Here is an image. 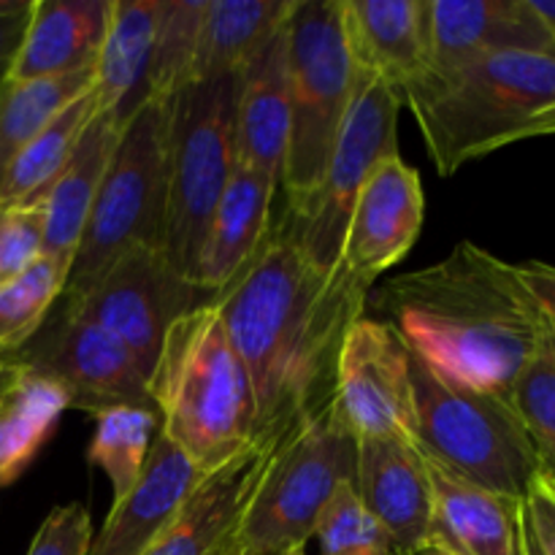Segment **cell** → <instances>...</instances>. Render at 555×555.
<instances>
[{
    "label": "cell",
    "mask_w": 555,
    "mask_h": 555,
    "mask_svg": "<svg viewBox=\"0 0 555 555\" xmlns=\"http://www.w3.org/2000/svg\"><path fill=\"white\" fill-rule=\"evenodd\" d=\"M406 356L415 401V448L464 480L509 502H524L542 469L509 396L453 383L410 347Z\"/></svg>",
    "instance_id": "6"
},
{
    "label": "cell",
    "mask_w": 555,
    "mask_h": 555,
    "mask_svg": "<svg viewBox=\"0 0 555 555\" xmlns=\"http://www.w3.org/2000/svg\"><path fill=\"white\" fill-rule=\"evenodd\" d=\"M540 135H555V103H553V106H547L545 112L537 114V117L531 119L529 125H526L524 141L526 139H540Z\"/></svg>",
    "instance_id": "41"
},
{
    "label": "cell",
    "mask_w": 555,
    "mask_h": 555,
    "mask_svg": "<svg viewBox=\"0 0 555 555\" xmlns=\"http://www.w3.org/2000/svg\"><path fill=\"white\" fill-rule=\"evenodd\" d=\"M366 309L434 372L499 396H509L547 325L515 263L472 242L385 282Z\"/></svg>",
    "instance_id": "2"
},
{
    "label": "cell",
    "mask_w": 555,
    "mask_h": 555,
    "mask_svg": "<svg viewBox=\"0 0 555 555\" xmlns=\"http://www.w3.org/2000/svg\"><path fill=\"white\" fill-rule=\"evenodd\" d=\"M314 540L320 545V555H393L385 531L374 524L358 499L356 482L336 493L320 518Z\"/></svg>",
    "instance_id": "34"
},
{
    "label": "cell",
    "mask_w": 555,
    "mask_h": 555,
    "mask_svg": "<svg viewBox=\"0 0 555 555\" xmlns=\"http://www.w3.org/2000/svg\"><path fill=\"white\" fill-rule=\"evenodd\" d=\"M3 220H5V209H0V233H3Z\"/></svg>",
    "instance_id": "47"
},
{
    "label": "cell",
    "mask_w": 555,
    "mask_h": 555,
    "mask_svg": "<svg viewBox=\"0 0 555 555\" xmlns=\"http://www.w3.org/2000/svg\"><path fill=\"white\" fill-rule=\"evenodd\" d=\"M166 211L168 98H150L114 146L60 301L85 296L130 247L163 249Z\"/></svg>",
    "instance_id": "7"
},
{
    "label": "cell",
    "mask_w": 555,
    "mask_h": 555,
    "mask_svg": "<svg viewBox=\"0 0 555 555\" xmlns=\"http://www.w3.org/2000/svg\"><path fill=\"white\" fill-rule=\"evenodd\" d=\"M68 410L63 385L22 366L0 396V486L14 482L30 466Z\"/></svg>",
    "instance_id": "27"
},
{
    "label": "cell",
    "mask_w": 555,
    "mask_h": 555,
    "mask_svg": "<svg viewBox=\"0 0 555 555\" xmlns=\"http://www.w3.org/2000/svg\"><path fill=\"white\" fill-rule=\"evenodd\" d=\"M518 555H524V551H520V547H518Z\"/></svg>",
    "instance_id": "48"
},
{
    "label": "cell",
    "mask_w": 555,
    "mask_h": 555,
    "mask_svg": "<svg viewBox=\"0 0 555 555\" xmlns=\"http://www.w3.org/2000/svg\"><path fill=\"white\" fill-rule=\"evenodd\" d=\"M421 555H453V553L442 551V547H426V551H423Z\"/></svg>",
    "instance_id": "45"
},
{
    "label": "cell",
    "mask_w": 555,
    "mask_h": 555,
    "mask_svg": "<svg viewBox=\"0 0 555 555\" xmlns=\"http://www.w3.org/2000/svg\"><path fill=\"white\" fill-rule=\"evenodd\" d=\"M160 0H114L112 25L95 63L92 90L98 112L117 130L139 114L152 98V52Z\"/></svg>",
    "instance_id": "24"
},
{
    "label": "cell",
    "mask_w": 555,
    "mask_h": 555,
    "mask_svg": "<svg viewBox=\"0 0 555 555\" xmlns=\"http://www.w3.org/2000/svg\"><path fill=\"white\" fill-rule=\"evenodd\" d=\"M358 442L334 393L304 412L271 442L233 553L282 555L307 547L336 493L356 482Z\"/></svg>",
    "instance_id": "5"
},
{
    "label": "cell",
    "mask_w": 555,
    "mask_h": 555,
    "mask_svg": "<svg viewBox=\"0 0 555 555\" xmlns=\"http://www.w3.org/2000/svg\"><path fill=\"white\" fill-rule=\"evenodd\" d=\"M428 74L499 49L555 52L526 0H426Z\"/></svg>",
    "instance_id": "17"
},
{
    "label": "cell",
    "mask_w": 555,
    "mask_h": 555,
    "mask_svg": "<svg viewBox=\"0 0 555 555\" xmlns=\"http://www.w3.org/2000/svg\"><path fill=\"white\" fill-rule=\"evenodd\" d=\"M282 555H307V547H296V551H287V553H282Z\"/></svg>",
    "instance_id": "46"
},
{
    "label": "cell",
    "mask_w": 555,
    "mask_h": 555,
    "mask_svg": "<svg viewBox=\"0 0 555 555\" xmlns=\"http://www.w3.org/2000/svg\"><path fill=\"white\" fill-rule=\"evenodd\" d=\"M233 555H244V553H233Z\"/></svg>",
    "instance_id": "49"
},
{
    "label": "cell",
    "mask_w": 555,
    "mask_h": 555,
    "mask_svg": "<svg viewBox=\"0 0 555 555\" xmlns=\"http://www.w3.org/2000/svg\"><path fill=\"white\" fill-rule=\"evenodd\" d=\"M92 421L95 431L87 448V461L108 477L114 502H119L144 472L152 442L160 431V415L155 404H119L95 412Z\"/></svg>",
    "instance_id": "29"
},
{
    "label": "cell",
    "mask_w": 555,
    "mask_h": 555,
    "mask_svg": "<svg viewBox=\"0 0 555 555\" xmlns=\"http://www.w3.org/2000/svg\"><path fill=\"white\" fill-rule=\"evenodd\" d=\"M20 372H22V361H20V366H16V369H11V372L5 374V377H0V396H3V390L9 388V385H11V379H14L16 374H20Z\"/></svg>",
    "instance_id": "44"
},
{
    "label": "cell",
    "mask_w": 555,
    "mask_h": 555,
    "mask_svg": "<svg viewBox=\"0 0 555 555\" xmlns=\"http://www.w3.org/2000/svg\"><path fill=\"white\" fill-rule=\"evenodd\" d=\"M423 455L431 482V540L453 555H518L520 504L464 480Z\"/></svg>",
    "instance_id": "20"
},
{
    "label": "cell",
    "mask_w": 555,
    "mask_h": 555,
    "mask_svg": "<svg viewBox=\"0 0 555 555\" xmlns=\"http://www.w3.org/2000/svg\"><path fill=\"white\" fill-rule=\"evenodd\" d=\"M114 0H33L11 85L95 68Z\"/></svg>",
    "instance_id": "21"
},
{
    "label": "cell",
    "mask_w": 555,
    "mask_h": 555,
    "mask_svg": "<svg viewBox=\"0 0 555 555\" xmlns=\"http://www.w3.org/2000/svg\"><path fill=\"white\" fill-rule=\"evenodd\" d=\"M215 298L217 293L184 280L168 263L163 249L139 244L130 247L85 296L60 304L65 312L81 314L112 331L133 352L150 383L168 328L182 314L211 304Z\"/></svg>",
    "instance_id": "11"
},
{
    "label": "cell",
    "mask_w": 555,
    "mask_h": 555,
    "mask_svg": "<svg viewBox=\"0 0 555 555\" xmlns=\"http://www.w3.org/2000/svg\"><path fill=\"white\" fill-rule=\"evenodd\" d=\"M291 139L287 22L242 70L236 108V163L282 182Z\"/></svg>",
    "instance_id": "23"
},
{
    "label": "cell",
    "mask_w": 555,
    "mask_h": 555,
    "mask_svg": "<svg viewBox=\"0 0 555 555\" xmlns=\"http://www.w3.org/2000/svg\"><path fill=\"white\" fill-rule=\"evenodd\" d=\"M95 68L54 79L9 85L0 101V177L16 160L22 150L63 112L68 103L92 90Z\"/></svg>",
    "instance_id": "30"
},
{
    "label": "cell",
    "mask_w": 555,
    "mask_h": 555,
    "mask_svg": "<svg viewBox=\"0 0 555 555\" xmlns=\"http://www.w3.org/2000/svg\"><path fill=\"white\" fill-rule=\"evenodd\" d=\"M33 0L22 5L20 11L11 14H0V101H3L5 90L11 85V68H14L16 52L22 47V36H25L27 20H30Z\"/></svg>",
    "instance_id": "38"
},
{
    "label": "cell",
    "mask_w": 555,
    "mask_h": 555,
    "mask_svg": "<svg viewBox=\"0 0 555 555\" xmlns=\"http://www.w3.org/2000/svg\"><path fill=\"white\" fill-rule=\"evenodd\" d=\"M206 0H160L152 52V98H171L193 81Z\"/></svg>",
    "instance_id": "33"
},
{
    "label": "cell",
    "mask_w": 555,
    "mask_h": 555,
    "mask_svg": "<svg viewBox=\"0 0 555 555\" xmlns=\"http://www.w3.org/2000/svg\"><path fill=\"white\" fill-rule=\"evenodd\" d=\"M119 135H122V130L114 128L112 119L98 112L81 133L68 166L54 179L47 198L41 201L43 258L54 260L68 271Z\"/></svg>",
    "instance_id": "25"
},
{
    "label": "cell",
    "mask_w": 555,
    "mask_h": 555,
    "mask_svg": "<svg viewBox=\"0 0 555 555\" xmlns=\"http://www.w3.org/2000/svg\"><path fill=\"white\" fill-rule=\"evenodd\" d=\"M509 401L534 444L542 477L555 488V325L551 320L537 350L520 369Z\"/></svg>",
    "instance_id": "31"
},
{
    "label": "cell",
    "mask_w": 555,
    "mask_h": 555,
    "mask_svg": "<svg viewBox=\"0 0 555 555\" xmlns=\"http://www.w3.org/2000/svg\"><path fill=\"white\" fill-rule=\"evenodd\" d=\"M291 139L280 190L287 215L301 220L320 188L352 98V60L341 0H296L287 16Z\"/></svg>",
    "instance_id": "9"
},
{
    "label": "cell",
    "mask_w": 555,
    "mask_h": 555,
    "mask_svg": "<svg viewBox=\"0 0 555 555\" xmlns=\"http://www.w3.org/2000/svg\"><path fill=\"white\" fill-rule=\"evenodd\" d=\"M92 545L90 513L79 502L54 507L38 526L27 555H87Z\"/></svg>",
    "instance_id": "36"
},
{
    "label": "cell",
    "mask_w": 555,
    "mask_h": 555,
    "mask_svg": "<svg viewBox=\"0 0 555 555\" xmlns=\"http://www.w3.org/2000/svg\"><path fill=\"white\" fill-rule=\"evenodd\" d=\"M524 518L537 551L542 555H555V488L542 475L531 482L529 493H526Z\"/></svg>",
    "instance_id": "37"
},
{
    "label": "cell",
    "mask_w": 555,
    "mask_h": 555,
    "mask_svg": "<svg viewBox=\"0 0 555 555\" xmlns=\"http://www.w3.org/2000/svg\"><path fill=\"white\" fill-rule=\"evenodd\" d=\"M20 361L27 372L63 385L70 410L95 415L119 404H152L150 383L133 352L112 331L65 309L47 336H33L22 347Z\"/></svg>",
    "instance_id": "13"
},
{
    "label": "cell",
    "mask_w": 555,
    "mask_h": 555,
    "mask_svg": "<svg viewBox=\"0 0 555 555\" xmlns=\"http://www.w3.org/2000/svg\"><path fill=\"white\" fill-rule=\"evenodd\" d=\"M274 437H260L236 459L206 472L173 524L144 555H233L244 509Z\"/></svg>",
    "instance_id": "16"
},
{
    "label": "cell",
    "mask_w": 555,
    "mask_h": 555,
    "mask_svg": "<svg viewBox=\"0 0 555 555\" xmlns=\"http://www.w3.org/2000/svg\"><path fill=\"white\" fill-rule=\"evenodd\" d=\"M201 477L204 472L157 434L139 482L114 502L87 555H144L173 524Z\"/></svg>",
    "instance_id": "18"
},
{
    "label": "cell",
    "mask_w": 555,
    "mask_h": 555,
    "mask_svg": "<svg viewBox=\"0 0 555 555\" xmlns=\"http://www.w3.org/2000/svg\"><path fill=\"white\" fill-rule=\"evenodd\" d=\"M520 551H524V555H542L540 551H537L534 540H531L529 526H526V518H524V504H520Z\"/></svg>",
    "instance_id": "42"
},
{
    "label": "cell",
    "mask_w": 555,
    "mask_h": 555,
    "mask_svg": "<svg viewBox=\"0 0 555 555\" xmlns=\"http://www.w3.org/2000/svg\"><path fill=\"white\" fill-rule=\"evenodd\" d=\"M369 291L341 269L320 271L282 217L255 258L217 293L225 334L253 383L258 439L285 431L334 393L341 341L366 314Z\"/></svg>",
    "instance_id": "1"
},
{
    "label": "cell",
    "mask_w": 555,
    "mask_h": 555,
    "mask_svg": "<svg viewBox=\"0 0 555 555\" xmlns=\"http://www.w3.org/2000/svg\"><path fill=\"white\" fill-rule=\"evenodd\" d=\"M515 271H518L524 287L537 301V307L542 309V314L555 325V266L542 263V260H529V263L515 266Z\"/></svg>",
    "instance_id": "39"
},
{
    "label": "cell",
    "mask_w": 555,
    "mask_h": 555,
    "mask_svg": "<svg viewBox=\"0 0 555 555\" xmlns=\"http://www.w3.org/2000/svg\"><path fill=\"white\" fill-rule=\"evenodd\" d=\"M30 0H0V14H11V11H20L22 5H27Z\"/></svg>",
    "instance_id": "43"
},
{
    "label": "cell",
    "mask_w": 555,
    "mask_h": 555,
    "mask_svg": "<svg viewBox=\"0 0 555 555\" xmlns=\"http://www.w3.org/2000/svg\"><path fill=\"white\" fill-rule=\"evenodd\" d=\"M334 399L356 442L415 437L410 356L385 320L361 314L347 328L336 358Z\"/></svg>",
    "instance_id": "12"
},
{
    "label": "cell",
    "mask_w": 555,
    "mask_h": 555,
    "mask_svg": "<svg viewBox=\"0 0 555 555\" xmlns=\"http://www.w3.org/2000/svg\"><path fill=\"white\" fill-rule=\"evenodd\" d=\"M296 0H206L193 81L242 74L291 16Z\"/></svg>",
    "instance_id": "26"
},
{
    "label": "cell",
    "mask_w": 555,
    "mask_h": 555,
    "mask_svg": "<svg viewBox=\"0 0 555 555\" xmlns=\"http://www.w3.org/2000/svg\"><path fill=\"white\" fill-rule=\"evenodd\" d=\"M43 255V206L5 209L0 233V285L25 274Z\"/></svg>",
    "instance_id": "35"
},
{
    "label": "cell",
    "mask_w": 555,
    "mask_h": 555,
    "mask_svg": "<svg viewBox=\"0 0 555 555\" xmlns=\"http://www.w3.org/2000/svg\"><path fill=\"white\" fill-rule=\"evenodd\" d=\"M150 399L160 415L157 434L204 475L258 442L253 383L215 301L168 328L150 377Z\"/></svg>",
    "instance_id": "3"
},
{
    "label": "cell",
    "mask_w": 555,
    "mask_h": 555,
    "mask_svg": "<svg viewBox=\"0 0 555 555\" xmlns=\"http://www.w3.org/2000/svg\"><path fill=\"white\" fill-rule=\"evenodd\" d=\"M531 14L537 16V22L542 25V30L551 36L553 47H555V0H526Z\"/></svg>",
    "instance_id": "40"
},
{
    "label": "cell",
    "mask_w": 555,
    "mask_h": 555,
    "mask_svg": "<svg viewBox=\"0 0 555 555\" xmlns=\"http://www.w3.org/2000/svg\"><path fill=\"white\" fill-rule=\"evenodd\" d=\"M426 217V195L417 168L404 157H383L369 173L352 206L339 269L361 285L372 282L410 255Z\"/></svg>",
    "instance_id": "14"
},
{
    "label": "cell",
    "mask_w": 555,
    "mask_h": 555,
    "mask_svg": "<svg viewBox=\"0 0 555 555\" xmlns=\"http://www.w3.org/2000/svg\"><path fill=\"white\" fill-rule=\"evenodd\" d=\"M356 493L393 555H421L431 540V482L412 439H361Z\"/></svg>",
    "instance_id": "15"
},
{
    "label": "cell",
    "mask_w": 555,
    "mask_h": 555,
    "mask_svg": "<svg viewBox=\"0 0 555 555\" xmlns=\"http://www.w3.org/2000/svg\"><path fill=\"white\" fill-rule=\"evenodd\" d=\"M280 182L249 166L233 168L206 228L195 282L220 293L255 258L274 225V201Z\"/></svg>",
    "instance_id": "22"
},
{
    "label": "cell",
    "mask_w": 555,
    "mask_h": 555,
    "mask_svg": "<svg viewBox=\"0 0 555 555\" xmlns=\"http://www.w3.org/2000/svg\"><path fill=\"white\" fill-rule=\"evenodd\" d=\"M341 27L352 68L399 98L428 74L426 0H341Z\"/></svg>",
    "instance_id": "19"
},
{
    "label": "cell",
    "mask_w": 555,
    "mask_h": 555,
    "mask_svg": "<svg viewBox=\"0 0 555 555\" xmlns=\"http://www.w3.org/2000/svg\"><path fill=\"white\" fill-rule=\"evenodd\" d=\"M65 282L68 269L41 255L25 274L0 285V352H20L41 331Z\"/></svg>",
    "instance_id": "32"
},
{
    "label": "cell",
    "mask_w": 555,
    "mask_h": 555,
    "mask_svg": "<svg viewBox=\"0 0 555 555\" xmlns=\"http://www.w3.org/2000/svg\"><path fill=\"white\" fill-rule=\"evenodd\" d=\"M242 74L190 81L168 98V211L163 253L195 282L211 211L236 168ZM201 287V285H198Z\"/></svg>",
    "instance_id": "8"
},
{
    "label": "cell",
    "mask_w": 555,
    "mask_h": 555,
    "mask_svg": "<svg viewBox=\"0 0 555 555\" xmlns=\"http://www.w3.org/2000/svg\"><path fill=\"white\" fill-rule=\"evenodd\" d=\"M98 114L95 90H87L63 108L0 177V209L41 204L54 179L63 173L81 133Z\"/></svg>",
    "instance_id": "28"
},
{
    "label": "cell",
    "mask_w": 555,
    "mask_h": 555,
    "mask_svg": "<svg viewBox=\"0 0 555 555\" xmlns=\"http://www.w3.org/2000/svg\"><path fill=\"white\" fill-rule=\"evenodd\" d=\"M401 106L404 103L393 87L366 70L352 68L350 106L339 125L318 193L301 220H293L285 211L298 247L325 274L339 269L352 206L369 173L383 157L399 152L396 128Z\"/></svg>",
    "instance_id": "10"
},
{
    "label": "cell",
    "mask_w": 555,
    "mask_h": 555,
    "mask_svg": "<svg viewBox=\"0 0 555 555\" xmlns=\"http://www.w3.org/2000/svg\"><path fill=\"white\" fill-rule=\"evenodd\" d=\"M439 177L524 141L531 119L555 103V52L499 49L444 74H426L401 95Z\"/></svg>",
    "instance_id": "4"
}]
</instances>
